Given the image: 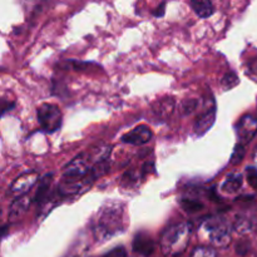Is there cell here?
<instances>
[{
    "label": "cell",
    "mask_w": 257,
    "mask_h": 257,
    "mask_svg": "<svg viewBox=\"0 0 257 257\" xmlns=\"http://www.w3.org/2000/svg\"><path fill=\"white\" fill-rule=\"evenodd\" d=\"M215 118H216L215 108H212V109H208V110H206L205 113H202V114L197 118V120H196V123H195L196 135L197 136L205 135V133L207 132V131L213 125V123H215Z\"/></svg>",
    "instance_id": "obj_10"
},
{
    "label": "cell",
    "mask_w": 257,
    "mask_h": 257,
    "mask_svg": "<svg viewBox=\"0 0 257 257\" xmlns=\"http://www.w3.org/2000/svg\"><path fill=\"white\" fill-rule=\"evenodd\" d=\"M123 206L117 202H109L103 206L94 223L95 237L105 241L123 232Z\"/></svg>",
    "instance_id": "obj_1"
},
{
    "label": "cell",
    "mask_w": 257,
    "mask_h": 257,
    "mask_svg": "<svg viewBox=\"0 0 257 257\" xmlns=\"http://www.w3.org/2000/svg\"><path fill=\"white\" fill-rule=\"evenodd\" d=\"M181 206H182L183 210L188 213H195L198 212L203 208L202 203L197 202V201H193V200H182L181 201Z\"/></svg>",
    "instance_id": "obj_15"
},
{
    "label": "cell",
    "mask_w": 257,
    "mask_h": 257,
    "mask_svg": "<svg viewBox=\"0 0 257 257\" xmlns=\"http://www.w3.org/2000/svg\"><path fill=\"white\" fill-rule=\"evenodd\" d=\"M155 250V242L147 233H138L133 240V251L140 256L148 257Z\"/></svg>",
    "instance_id": "obj_8"
},
{
    "label": "cell",
    "mask_w": 257,
    "mask_h": 257,
    "mask_svg": "<svg viewBox=\"0 0 257 257\" xmlns=\"http://www.w3.org/2000/svg\"><path fill=\"white\" fill-rule=\"evenodd\" d=\"M190 257H217V252L207 246H200L192 251Z\"/></svg>",
    "instance_id": "obj_16"
},
{
    "label": "cell",
    "mask_w": 257,
    "mask_h": 257,
    "mask_svg": "<svg viewBox=\"0 0 257 257\" xmlns=\"http://www.w3.org/2000/svg\"><path fill=\"white\" fill-rule=\"evenodd\" d=\"M165 8H166V3H162V4L157 8V12H155L156 17H162V15L165 14Z\"/></svg>",
    "instance_id": "obj_22"
},
{
    "label": "cell",
    "mask_w": 257,
    "mask_h": 257,
    "mask_svg": "<svg viewBox=\"0 0 257 257\" xmlns=\"http://www.w3.org/2000/svg\"><path fill=\"white\" fill-rule=\"evenodd\" d=\"M242 187V176L240 173H231L226 177L222 185V191L226 193L237 192Z\"/></svg>",
    "instance_id": "obj_11"
},
{
    "label": "cell",
    "mask_w": 257,
    "mask_h": 257,
    "mask_svg": "<svg viewBox=\"0 0 257 257\" xmlns=\"http://www.w3.org/2000/svg\"><path fill=\"white\" fill-rule=\"evenodd\" d=\"M221 84H222L223 89H232V88H235L236 85L238 84V77L233 72L227 73V74L222 78V80H221Z\"/></svg>",
    "instance_id": "obj_14"
},
{
    "label": "cell",
    "mask_w": 257,
    "mask_h": 257,
    "mask_svg": "<svg viewBox=\"0 0 257 257\" xmlns=\"http://www.w3.org/2000/svg\"><path fill=\"white\" fill-rule=\"evenodd\" d=\"M38 180V175L35 172H27L24 175L19 176L17 180L13 182V185L10 186V193L14 196H25V193L28 191H30V188L35 185Z\"/></svg>",
    "instance_id": "obj_6"
},
{
    "label": "cell",
    "mask_w": 257,
    "mask_h": 257,
    "mask_svg": "<svg viewBox=\"0 0 257 257\" xmlns=\"http://www.w3.org/2000/svg\"><path fill=\"white\" fill-rule=\"evenodd\" d=\"M30 205V198L25 196H20L17 200L13 201L12 206L9 208V220L12 222H17L19 221L23 216L25 215V212L28 211Z\"/></svg>",
    "instance_id": "obj_9"
},
{
    "label": "cell",
    "mask_w": 257,
    "mask_h": 257,
    "mask_svg": "<svg viewBox=\"0 0 257 257\" xmlns=\"http://www.w3.org/2000/svg\"><path fill=\"white\" fill-rule=\"evenodd\" d=\"M192 226L190 222H180L170 226L161 236V251L167 257H176L183 252L190 243Z\"/></svg>",
    "instance_id": "obj_2"
},
{
    "label": "cell",
    "mask_w": 257,
    "mask_h": 257,
    "mask_svg": "<svg viewBox=\"0 0 257 257\" xmlns=\"http://www.w3.org/2000/svg\"><path fill=\"white\" fill-rule=\"evenodd\" d=\"M137 257H146V256H140V255H138Z\"/></svg>",
    "instance_id": "obj_24"
},
{
    "label": "cell",
    "mask_w": 257,
    "mask_h": 257,
    "mask_svg": "<svg viewBox=\"0 0 257 257\" xmlns=\"http://www.w3.org/2000/svg\"><path fill=\"white\" fill-rule=\"evenodd\" d=\"M247 181L251 187L257 190V168H247Z\"/></svg>",
    "instance_id": "obj_18"
},
{
    "label": "cell",
    "mask_w": 257,
    "mask_h": 257,
    "mask_svg": "<svg viewBox=\"0 0 257 257\" xmlns=\"http://www.w3.org/2000/svg\"><path fill=\"white\" fill-rule=\"evenodd\" d=\"M253 161H255V165L257 166V150H256V152H255V156H253Z\"/></svg>",
    "instance_id": "obj_23"
},
{
    "label": "cell",
    "mask_w": 257,
    "mask_h": 257,
    "mask_svg": "<svg viewBox=\"0 0 257 257\" xmlns=\"http://www.w3.org/2000/svg\"><path fill=\"white\" fill-rule=\"evenodd\" d=\"M248 74H250V77L252 79H255L257 82V59L252 60L250 63V65H248Z\"/></svg>",
    "instance_id": "obj_21"
},
{
    "label": "cell",
    "mask_w": 257,
    "mask_h": 257,
    "mask_svg": "<svg viewBox=\"0 0 257 257\" xmlns=\"http://www.w3.org/2000/svg\"><path fill=\"white\" fill-rule=\"evenodd\" d=\"M151 138H152V131L147 125H138L130 133L123 136L122 141L124 143H130V145L141 146L151 141Z\"/></svg>",
    "instance_id": "obj_7"
},
{
    "label": "cell",
    "mask_w": 257,
    "mask_h": 257,
    "mask_svg": "<svg viewBox=\"0 0 257 257\" xmlns=\"http://www.w3.org/2000/svg\"><path fill=\"white\" fill-rule=\"evenodd\" d=\"M104 257H127V252H125L124 247L119 246V247H115L112 251H109Z\"/></svg>",
    "instance_id": "obj_19"
},
{
    "label": "cell",
    "mask_w": 257,
    "mask_h": 257,
    "mask_svg": "<svg viewBox=\"0 0 257 257\" xmlns=\"http://www.w3.org/2000/svg\"><path fill=\"white\" fill-rule=\"evenodd\" d=\"M38 120L45 132L54 133L62 125V112L55 104L44 103L38 108Z\"/></svg>",
    "instance_id": "obj_4"
},
{
    "label": "cell",
    "mask_w": 257,
    "mask_h": 257,
    "mask_svg": "<svg viewBox=\"0 0 257 257\" xmlns=\"http://www.w3.org/2000/svg\"><path fill=\"white\" fill-rule=\"evenodd\" d=\"M191 7L200 18H208L213 14V5L211 2H192Z\"/></svg>",
    "instance_id": "obj_13"
},
{
    "label": "cell",
    "mask_w": 257,
    "mask_h": 257,
    "mask_svg": "<svg viewBox=\"0 0 257 257\" xmlns=\"http://www.w3.org/2000/svg\"><path fill=\"white\" fill-rule=\"evenodd\" d=\"M243 157H245V147L243 145H237L235 147V151H233L232 156H231V163L232 165H238V163L242 162Z\"/></svg>",
    "instance_id": "obj_17"
},
{
    "label": "cell",
    "mask_w": 257,
    "mask_h": 257,
    "mask_svg": "<svg viewBox=\"0 0 257 257\" xmlns=\"http://www.w3.org/2000/svg\"><path fill=\"white\" fill-rule=\"evenodd\" d=\"M236 132H237V137L241 142H250L257 133V118L250 114L243 115L236 125Z\"/></svg>",
    "instance_id": "obj_5"
},
{
    "label": "cell",
    "mask_w": 257,
    "mask_h": 257,
    "mask_svg": "<svg viewBox=\"0 0 257 257\" xmlns=\"http://www.w3.org/2000/svg\"><path fill=\"white\" fill-rule=\"evenodd\" d=\"M202 230L207 235L215 247L225 248L231 242V231L227 222L222 217H210L202 225Z\"/></svg>",
    "instance_id": "obj_3"
},
{
    "label": "cell",
    "mask_w": 257,
    "mask_h": 257,
    "mask_svg": "<svg viewBox=\"0 0 257 257\" xmlns=\"http://www.w3.org/2000/svg\"><path fill=\"white\" fill-rule=\"evenodd\" d=\"M196 105H197V102L193 99L191 100H185L182 104V110H183V114H188V113L192 112L193 109L196 108Z\"/></svg>",
    "instance_id": "obj_20"
},
{
    "label": "cell",
    "mask_w": 257,
    "mask_h": 257,
    "mask_svg": "<svg viewBox=\"0 0 257 257\" xmlns=\"http://www.w3.org/2000/svg\"><path fill=\"white\" fill-rule=\"evenodd\" d=\"M52 180H53V176L52 175H47L40 180L39 183V187H38L37 193L34 196V201L37 203H43L44 200L47 198L48 193H49L50 190V185H52Z\"/></svg>",
    "instance_id": "obj_12"
}]
</instances>
